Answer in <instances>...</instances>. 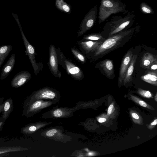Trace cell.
<instances>
[{
    "label": "cell",
    "instance_id": "8fae6325",
    "mask_svg": "<svg viewBox=\"0 0 157 157\" xmlns=\"http://www.w3.org/2000/svg\"><path fill=\"white\" fill-rule=\"evenodd\" d=\"M103 41H93L83 39L77 42L79 47L84 54H88L96 49Z\"/></svg>",
    "mask_w": 157,
    "mask_h": 157
},
{
    "label": "cell",
    "instance_id": "f1b7e54d",
    "mask_svg": "<svg viewBox=\"0 0 157 157\" xmlns=\"http://www.w3.org/2000/svg\"><path fill=\"white\" fill-rule=\"evenodd\" d=\"M151 74V71H150L148 72L146 74L141 76V78L144 81L148 83Z\"/></svg>",
    "mask_w": 157,
    "mask_h": 157
},
{
    "label": "cell",
    "instance_id": "ffe728a7",
    "mask_svg": "<svg viewBox=\"0 0 157 157\" xmlns=\"http://www.w3.org/2000/svg\"><path fill=\"white\" fill-rule=\"evenodd\" d=\"M156 60V59L152 54L146 53L144 54L141 59L140 66L142 68H148Z\"/></svg>",
    "mask_w": 157,
    "mask_h": 157
},
{
    "label": "cell",
    "instance_id": "7402d4cb",
    "mask_svg": "<svg viewBox=\"0 0 157 157\" xmlns=\"http://www.w3.org/2000/svg\"><path fill=\"white\" fill-rule=\"evenodd\" d=\"M82 39L93 41H103L105 38L100 34L94 33L86 35L83 37Z\"/></svg>",
    "mask_w": 157,
    "mask_h": 157
},
{
    "label": "cell",
    "instance_id": "e0dca14e",
    "mask_svg": "<svg viewBox=\"0 0 157 157\" xmlns=\"http://www.w3.org/2000/svg\"><path fill=\"white\" fill-rule=\"evenodd\" d=\"M100 66L108 77L110 78L114 74L113 65L111 60L107 59L102 61L100 63Z\"/></svg>",
    "mask_w": 157,
    "mask_h": 157
},
{
    "label": "cell",
    "instance_id": "e575fe53",
    "mask_svg": "<svg viewBox=\"0 0 157 157\" xmlns=\"http://www.w3.org/2000/svg\"><path fill=\"white\" fill-rule=\"evenodd\" d=\"M139 103L142 106L146 107L147 106V105L146 103L143 101H140Z\"/></svg>",
    "mask_w": 157,
    "mask_h": 157
},
{
    "label": "cell",
    "instance_id": "8d00e7d4",
    "mask_svg": "<svg viewBox=\"0 0 157 157\" xmlns=\"http://www.w3.org/2000/svg\"><path fill=\"white\" fill-rule=\"evenodd\" d=\"M106 119L104 118H100L98 120V122L100 123H103L106 121Z\"/></svg>",
    "mask_w": 157,
    "mask_h": 157
},
{
    "label": "cell",
    "instance_id": "1f68e13d",
    "mask_svg": "<svg viewBox=\"0 0 157 157\" xmlns=\"http://www.w3.org/2000/svg\"><path fill=\"white\" fill-rule=\"evenodd\" d=\"M114 109H115L113 105L112 104L110 105L108 109V114L109 115L112 114L114 112Z\"/></svg>",
    "mask_w": 157,
    "mask_h": 157
},
{
    "label": "cell",
    "instance_id": "7c38bea8",
    "mask_svg": "<svg viewBox=\"0 0 157 157\" xmlns=\"http://www.w3.org/2000/svg\"><path fill=\"white\" fill-rule=\"evenodd\" d=\"M32 78L29 72L23 71L17 74L12 79L11 84L12 87L17 88L24 85Z\"/></svg>",
    "mask_w": 157,
    "mask_h": 157
},
{
    "label": "cell",
    "instance_id": "5bb4252c",
    "mask_svg": "<svg viewBox=\"0 0 157 157\" xmlns=\"http://www.w3.org/2000/svg\"><path fill=\"white\" fill-rule=\"evenodd\" d=\"M15 61V55L13 53L2 67L0 77L1 80H4L8 76L14 67Z\"/></svg>",
    "mask_w": 157,
    "mask_h": 157
},
{
    "label": "cell",
    "instance_id": "5b68a950",
    "mask_svg": "<svg viewBox=\"0 0 157 157\" xmlns=\"http://www.w3.org/2000/svg\"><path fill=\"white\" fill-rule=\"evenodd\" d=\"M18 25L27 53L31 63L34 73L35 75H37L42 70L43 64L42 63L36 62L35 56V52L34 48L29 42L26 37L19 23H18Z\"/></svg>",
    "mask_w": 157,
    "mask_h": 157
},
{
    "label": "cell",
    "instance_id": "9a60e30c",
    "mask_svg": "<svg viewBox=\"0 0 157 157\" xmlns=\"http://www.w3.org/2000/svg\"><path fill=\"white\" fill-rule=\"evenodd\" d=\"M95 17L88 15L85 18V21L81 24L77 34L78 37L80 36L90 29L93 26Z\"/></svg>",
    "mask_w": 157,
    "mask_h": 157
},
{
    "label": "cell",
    "instance_id": "4fadbf2b",
    "mask_svg": "<svg viewBox=\"0 0 157 157\" xmlns=\"http://www.w3.org/2000/svg\"><path fill=\"white\" fill-rule=\"evenodd\" d=\"M52 123V122L40 121L30 123L22 127L21 129L20 132L21 133L24 134H32Z\"/></svg>",
    "mask_w": 157,
    "mask_h": 157
},
{
    "label": "cell",
    "instance_id": "4316f807",
    "mask_svg": "<svg viewBox=\"0 0 157 157\" xmlns=\"http://www.w3.org/2000/svg\"><path fill=\"white\" fill-rule=\"evenodd\" d=\"M141 10L143 12L146 13H152V9L145 4L143 3L141 5Z\"/></svg>",
    "mask_w": 157,
    "mask_h": 157
},
{
    "label": "cell",
    "instance_id": "836d02e7",
    "mask_svg": "<svg viewBox=\"0 0 157 157\" xmlns=\"http://www.w3.org/2000/svg\"><path fill=\"white\" fill-rule=\"evenodd\" d=\"M4 98H0V113L2 112L3 107Z\"/></svg>",
    "mask_w": 157,
    "mask_h": 157
},
{
    "label": "cell",
    "instance_id": "d4e9b609",
    "mask_svg": "<svg viewBox=\"0 0 157 157\" xmlns=\"http://www.w3.org/2000/svg\"><path fill=\"white\" fill-rule=\"evenodd\" d=\"M148 83L156 86L157 85V74L156 70L155 71H151Z\"/></svg>",
    "mask_w": 157,
    "mask_h": 157
},
{
    "label": "cell",
    "instance_id": "2e32d148",
    "mask_svg": "<svg viewBox=\"0 0 157 157\" xmlns=\"http://www.w3.org/2000/svg\"><path fill=\"white\" fill-rule=\"evenodd\" d=\"M30 149V147L20 146L0 147V157L7 155L8 153L23 151Z\"/></svg>",
    "mask_w": 157,
    "mask_h": 157
},
{
    "label": "cell",
    "instance_id": "d6a6232c",
    "mask_svg": "<svg viewBox=\"0 0 157 157\" xmlns=\"http://www.w3.org/2000/svg\"><path fill=\"white\" fill-rule=\"evenodd\" d=\"M62 9L66 12H69L70 11L69 6L66 4H64L62 6Z\"/></svg>",
    "mask_w": 157,
    "mask_h": 157
},
{
    "label": "cell",
    "instance_id": "ac0fdd59",
    "mask_svg": "<svg viewBox=\"0 0 157 157\" xmlns=\"http://www.w3.org/2000/svg\"><path fill=\"white\" fill-rule=\"evenodd\" d=\"M137 57V55L134 54L133 55L123 82L124 85L130 82L132 80V75L133 74Z\"/></svg>",
    "mask_w": 157,
    "mask_h": 157
},
{
    "label": "cell",
    "instance_id": "44dd1931",
    "mask_svg": "<svg viewBox=\"0 0 157 157\" xmlns=\"http://www.w3.org/2000/svg\"><path fill=\"white\" fill-rule=\"evenodd\" d=\"M12 49L13 46L10 45H5L0 47V67Z\"/></svg>",
    "mask_w": 157,
    "mask_h": 157
},
{
    "label": "cell",
    "instance_id": "d590c367",
    "mask_svg": "<svg viewBox=\"0 0 157 157\" xmlns=\"http://www.w3.org/2000/svg\"><path fill=\"white\" fill-rule=\"evenodd\" d=\"M132 116L135 119H137L139 118V116L135 113H133L132 114Z\"/></svg>",
    "mask_w": 157,
    "mask_h": 157
},
{
    "label": "cell",
    "instance_id": "cb8c5ba5",
    "mask_svg": "<svg viewBox=\"0 0 157 157\" xmlns=\"http://www.w3.org/2000/svg\"><path fill=\"white\" fill-rule=\"evenodd\" d=\"M131 20H127L122 23L120 25H118L110 32L109 34V36L113 35L121 31L126 26L128 25L130 22Z\"/></svg>",
    "mask_w": 157,
    "mask_h": 157
},
{
    "label": "cell",
    "instance_id": "9c48e42d",
    "mask_svg": "<svg viewBox=\"0 0 157 157\" xmlns=\"http://www.w3.org/2000/svg\"><path fill=\"white\" fill-rule=\"evenodd\" d=\"M67 73L72 78L77 80H81L84 75L82 70L70 60L65 59L64 61Z\"/></svg>",
    "mask_w": 157,
    "mask_h": 157
},
{
    "label": "cell",
    "instance_id": "603a6c76",
    "mask_svg": "<svg viewBox=\"0 0 157 157\" xmlns=\"http://www.w3.org/2000/svg\"><path fill=\"white\" fill-rule=\"evenodd\" d=\"M74 56L77 60L82 64H84L86 62L85 56L77 49L72 48L71 49Z\"/></svg>",
    "mask_w": 157,
    "mask_h": 157
},
{
    "label": "cell",
    "instance_id": "6da1fadb",
    "mask_svg": "<svg viewBox=\"0 0 157 157\" xmlns=\"http://www.w3.org/2000/svg\"><path fill=\"white\" fill-rule=\"evenodd\" d=\"M60 98V94L58 90L52 88L44 87L33 92L24 101V105L40 100L50 101L55 104L59 101Z\"/></svg>",
    "mask_w": 157,
    "mask_h": 157
},
{
    "label": "cell",
    "instance_id": "f546056e",
    "mask_svg": "<svg viewBox=\"0 0 157 157\" xmlns=\"http://www.w3.org/2000/svg\"><path fill=\"white\" fill-rule=\"evenodd\" d=\"M151 70L156 71L157 69V61L152 63L148 68Z\"/></svg>",
    "mask_w": 157,
    "mask_h": 157
},
{
    "label": "cell",
    "instance_id": "52a82bcc",
    "mask_svg": "<svg viewBox=\"0 0 157 157\" xmlns=\"http://www.w3.org/2000/svg\"><path fill=\"white\" fill-rule=\"evenodd\" d=\"M119 3L113 0H101L99 11V18L103 21L111 13L120 11Z\"/></svg>",
    "mask_w": 157,
    "mask_h": 157
},
{
    "label": "cell",
    "instance_id": "7a4b0ae2",
    "mask_svg": "<svg viewBox=\"0 0 157 157\" xmlns=\"http://www.w3.org/2000/svg\"><path fill=\"white\" fill-rule=\"evenodd\" d=\"M127 34L126 32H124L110 36L104 41L96 49L90 53H94L93 55L94 56L109 53L120 44L123 39Z\"/></svg>",
    "mask_w": 157,
    "mask_h": 157
},
{
    "label": "cell",
    "instance_id": "30bf717a",
    "mask_svg": "<svg viewBox=\"0 0 157 157\" xmlns=\"http://www.w3.org/2000/svg\"><path fill=\"white\" fill-rule=\"evenodd\" d=\"M133 54L132 51H128L125 55L121 61L120 67L118 78V85H121L123 83L125 74L130 64Z\"/></svg>",
    "mask_w": 157,
    "mask_h": 157
},
{
    "label": "cell",
    "instance_id": "8992f818",
    "mask_svg": "<svg viewBox=\"0 0 157 157\" xmlns=\"http://www.w3.org/2000/svg\"><path fill=\"white\" fill-rule=\"evenodd\" d=\"M64 131L62 128L55 127L45 129L40 134L45 137L63 143L71 141L72 137L64 134Z\"/></svg>",
    "mask_w": 157,
    "mask_h": 157
},
{
    "label": "cell",
    "instance_id": "ba28073f",
    "mask_svg": "<svg viewBox=\"0 0 157 157\" xmlns=\"http://www.w3.org/2000/svg\"><path fill=\"white\" fill-rule=\"evenodd\" d=\"M49 52L48 66L50 70L55 77L60 78L61 73L58 69L59 62L57 49L53 45H50Z\"/></svg>",
    "mask_w": 157,
    "mask_h": 157
},
{
    "label": "cell",
    "instance_id": "277c9868",
    "mask_svg": "<svg viewBox=\"0 0 157 157\" xmlns=\"http://www.w3.org/2000/svg\"><path fill=\"white\" fill-rule=\"evenodd\" d=\"M53 104L52 102L48 100H36L29 104L23 105L22 115L27 117H32Z\"/></svg>",
    "mask_w": 157,
    "mask_h": 157
},
{
    "label": "cell",
    "instance_id": "74e56055",
    "mask_svg": "<svg viewBox=\"0 0 157 157\" xmlns=\"http://www.w3.org/2000/svg\"><path fill=\"white\" fill-rule=\"evenodd\" d=\"M157 124V119L155 120L154 121L152 122L151 125H156Z\"/></svg>",
    "mask_w": 157,
    "mask_h": 157
},
{
    "label": "cell",
    "instance_id": "d6986e66",
    "mask_svg": "<svg viewBox=\"0 0 157 157\" xmlns=\"http://www.w3.org/2000/svg\"><path fill=\"white\" fill-rule=\"evenodd\" d=\"M4 105L3 109L2 111V117L5 120L8 118L10 114L12 111L13 105V100L10 98L3 102Z\"/></svg>",
    "mask_w": 157,
    "mask_h": 157
},
{
    "label": "cell",
    "instance_id": "83f0119b",
    "mask_svg": "<svg viewBox=\"0 0 157 157\" xmlns=\"http://www.w3.org/2000/svg\"><path fill=\"white\" fill-rule=\"evenodd\" d=\"M138 93L142 96L147 98H150L152 96L151 93L148 91L139 89L138 90Z\"/></svg>",
    "mask_w": 157,
    "mask_h": 157
},
{
    "label": "cell",
    "instance_id": "4dcf8cb0",
    "mask_svg": "<svg viewBox=\"0 0 157 157\" xmlns=\"http://www.w3.org/2000/svg\"><path fill=\"white\" fill-rule=\"evenodd\" d=\"M6 121V120L3 118L2 116L0 117V131L3 129V126Z\"/></svg>",
    "mask_w": 157,
    "mask_h": 157
},
{
    "label": "cell",
    "instance_id": "3957f363",
    "mask_svg": "<svg viewBox=\"0 0 157 157\" xmlns=\"http://www.w3.org/2000/svg\"><path fill=\"white\" fill-rule=\"evenodd\" d=\"M79 109L77 106L73 108L58 107L57 105L42 114L43 119L67 118L73 116V113Z\"/></svg>",
    "mask_w": 157,
    "mask_h": 157
},
{
    "label": "cell",
    "instance_id": "484cf974",
    "mask_svg": "<svg viewBox=\"0 0 157 157\" xmlns=\"http://www.w3.org/2000/svg\"><path fill=\"white\" fill-rule=\"evenodd\" d=\"M57 51L59 63L61 64L63 68L65 69V66L64 62V60L65 59V57L59 49H57Z\"/></svg>",
    "mask_w": 157,
    "mask_h": 157
}]
</instances>
